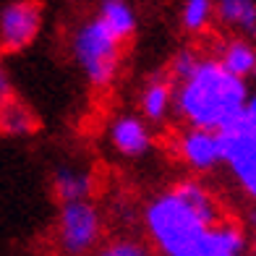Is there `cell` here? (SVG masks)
<instances>
[{"label":"cell","instance_id":"5b68a950","mask_svg":"<svg viewBox=\"0 0 256 256\" xmlns=\"http://www.w3.org/2000/svg\"><path fill=\"white\" fill-rule=\"evenodd\" d=\"M222 168L232 186L256 206V123L243 118L225 128L222 134Z\"/></svg>","mask_w":256,"mask_h":256},{"label":"cell","instance_id":"ac0fdd59","mask_svg":"<svg viewBox=\"0 0 256 256\" xmlns=\"http://www.w3.org/2000/svg\"><path fill=\"white\" fill-rule=\"evenodd\" d=\"M10 100H14V81H10V74L6 71V66L0 63V108Z\"/></svg>","mask_w":256,"mask_h":256},{"label":"cell","instance_id":"4fadbf2b","mask_svg":"<svg viewBox=\"0 0 256 256\" xmlns=\"http://www.w3.org/2000/svg\"><path fill=\"white\" fill-rule=\"evenodd\" d=\"M94 16L108 26L123 44L136 34L138 29V14L131 0H97Z\"/></svg>","mask_w":256,"mask_h":256},{"label":"cell","instance_id":"277c9868","mask_svg":"<svg viewBox=\"0 0 256 256\" xmlns=\"http://www.w3.org/2000/svg\"><path fill=\"white\" fill-rule=\"evenodd\" d=\"M60 256H92L104 240V212L94 199L60 204L52 230Z\"/></svg>","mask_w":256,"mask_h":256},{"label":"cell","instance_id":"5bb4252c","mask_svg":"<svg viewBox=\"0 0 256 256\" xmlns=\"http://www.w3.org/2000/svg\"><path fill=\"white\" fill-rule=\"evenodd\" d=\"M37 115L29 108L26 102L21 100H10L0 108V136H8V138H24L32 136L37 131Z\"/></svg>","mask_w":256,"mask_h":256},{"label":"cell","instance_id":"ffe728a7","mask_svg":"<svg viewBox=\"0 0 256 256\" xmlns=\"http://www.w3.org/2000/svg\"><path fill=\"white\" fill-rule=\"evenodd\" d=\"M251 251H254V256H256V232H254V238H251Z\"/></svg>","mask_w":256,"mask_h":256},{"label":"cell","instance_id":"8fae6325","mask_svg":"<svg viewBox=\"0 0 256 256\" xmlns=\"http://www.w3.org/2000/svg\"><path fill=\"white\" fill-rule=\"evenodd\" d=\"M212 55L232 76L248 81V84L256 78V40L238 37V34H225L214 44Z\"/></svg>","mask_w":256,"mask_h":256},{"label":"cell","instance_id":"e0dca14e","mask_svg":"<svg viewBox=\"0 0 256 256\" xmlns=\"http://www.w3.org/2000/svg\"><path fill=\"white\" fill-rule=\"evenodd\" d=\"M202 55H204V50L194 48V44H186V48H178L176 52L170 55L165 74H168L172 81H176V84H178V81H183L186 76H191V74H194V68L199 66Z\"/></svg>","mask_w":256,"mask_h":256},{"label":"cell","instance_id":"8992f818","mask_svg":"<svg viewBox=\"0 0 256 256\" xmlns=\"http://www.w3.org/2000/svg\"><path fill=\"white\" fill-rule=\"evenodd\" d=\"M170 152L188 176L206 178L222 168V136L206 128H178L170 138Z\"/></svg>","mask_w":256,"mask_h":256},{"label":"cell","instance_id":"9c48e42d","mask_svg":"<svg viewBox=\"0 0 256 256\" xmlns=\"http://www.w3.org/2000/svg\"><path fill=\"white\" fill-rule=\"evenodd\" d=\"M136 112L149 126H165L176 115V81L165 71L149 74L136 94Z\"/></svg>","mask_w":256,"mask_h":256},{"label":"cell","instance_id":"7c38bea8","mask_svg":"<svg viewBox=\"0 0 256 256\" xmlns=\"http://www.w3.org/2000/svg\"><path fill=\"white\" fill-rule=\"evenodd\" d=\"M214 21L225 34L256 40V0H214Z\"/></svg>","mask_w":256,"mask_h":256},{"label":"cell","instance_id":"6da1fadb","mask_svg":"<svg viewBox=\"0 0 256 256\" xmlns=\"http://www.w3.org/2000/svg\"><path fill=\"white\" fill-rule=\"evenodd\" d=\"M144 238L157 256H248L251 236L230 217L214 186L183 176L162 186L138 212Z\"/></svg>","mask_w":256,"mask_h":256},{"label":"cell","instance_id":"2e32d148","mask_svg":"<svg viewBox=\"0 0 256 256\" xmlns=\"http://www.w3.org/2000/svg\"><path fill=\"white\" fill-rule=\"evenodd\" d=\"M92 256H154V251L146 238H138L134 232H118L112 238H104Z\"/></svg>","mask_w":256,"mask_h":256},{"label":"cell","instance_id":"d6986e66","mask_svg":"<svg viewBox=\"0 0 256 256\" xmlns=\"http://www.w3.org/2000/svg\"><path fill=\"white\" fill-rule=\"evenodd\" d=\"M246 118H251L256 123V89H251L248 102H246Z\"/></svg>","mask_w":256,"mask_h":256},{"label":"cell","instance_id":"7a4b0ae2","mask_svg":"<svg viewBox=\"0 0 256 256\" xmlns=\"http://www.w3.org/2000/svg\"><path fill=\"white\" fill-rule=\"evenodd\" d=\"M251 84L232 76L212 52H204L191 76L176 84V118L183 126L222 134L246 115Z\"/></svg>","mask_w":256,"mask_h":256},{"label":"cell","instance_id":"9a60e30c","mask_svg":"<svg viewBox=\"0 0 256 256\" xmlns=\"http://www.w3.org/2000/svg\"><path fill=\"white\" fill-rule=\"evenodd\" d=\"M214 26V0H183L180 29L188 37H202Z\"/></svg>","mask_w":256,"mask_h":256},{"label":"cell","instance_id":"30bf717a","mask_svg":"<svg viewBox=\"0 0 256 256\" xmlns=\"http://www.w3.org/2000/svg\"><path fill=\"white\" fill-rule=\"evenodd\" d=\"M50 188L58 204L89 202L97 191V172L81 162H60L50 172Z\"/></svg>","mask_w":256,"mask_h":256},{"label":"cell","instance_id":"ba28073f","mask_svg":"<svg viewBox=\"0 0 256 256\" xmlns=\"http://www.w3.org/2000/svg\"><path fill=\"white\" fill-rule=\"evenodd\" d=\"M104 138L110 152L128 162L144 160L154 149V131L138 112H118L115 118H110Z\"/></svg>","mask_w":256,"mask_h":256},{"label":"cell","instance_id":"52a82bcc","mask_svg":"<svg viewBox=\"0 0 256 256\" xmlns=\"http://www.w3.org/2000/svg\"><path fill=\"white\" fill-rule=\"evenodd\" d=\"M44 24V10L37 0H8L0 6V50L21 52L34 44Z\"/></svg>","mask_w":256,"mask_h":256},{"label":"cell","instance_id":"3957f363","mask_svg":"<svg viewBox=\"0 0 256 256\" xmlns=\"http://www.w3.org/2000/svg\"><path fill=\"white\" fill-rule=\"evenodd\" d=\"M68 52L94 92L112 89L123 71V42L94 14L76 21L68 34Z\"/></svg>","mask_w":256,"mask_h":256}]
</instances>
